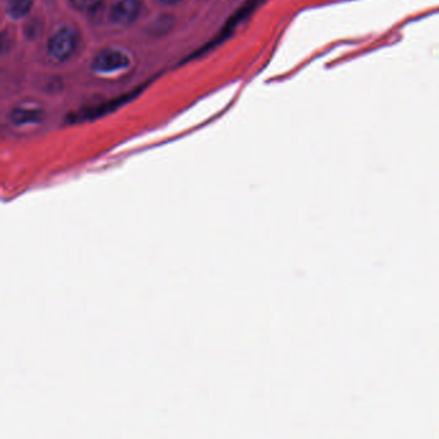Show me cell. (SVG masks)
Returning <instances> with one entry per match:
<instances>
[{
    "label": "cell",
    "instance_id": "obj_5",
    "mask_svg": "<svg viewBox=\"0 0 439 439\" xmlns=\"http://www.w3.org/2000/svg\"><path fill=\"white\" fill-rule=\"evenodd\" d=\"M101 3L102 0H71L72 7L80 12H87V13H92L97 11L101 6Z\"/></svg>",
    "mask_w": 439,
    "mask_h": 439
},
{
    "label": "cell",
    "instance_id": "obj_6",
    "mask_svg": "<svg viewBox=\"0 0 439 439\" xmlns=\"http://www.w3.org/2000/svg\"><path fill=\"white\" fill-rule=\"evenodd\" d=\"M38 116H39V114L33 110H18L13 112L14 123L22 124L34 121Z\"/></svg>",
    "mask_w": 439,
    "mask_h": 439
},
{
    "label": "cell",
    "instance_id": "obj_7",
    "mask_svg": "<svg viewBox=\"0 0 439 439\" xmlns=\"http://www.w3.org/2000/svg\"><path fill=\"white\" fill-rule=\"evenodd\" d=\"M161 3H164V4H169V6H172V4H177L179 3L180 0H160Z\"/></svg>",
    "mask_w": 439,
    "mask_h": 439
},
{
    "label": "cell",
    "instance_id": "obj_3",
    "mask_svg": "<svg viewBox=\"0 0 439 439\" xmlns=\"http://www.w3.org/2000/svg\"><path fill=\"white\" fill-rule=\"evenodd\" d=\"M141 12L138 0H120L111 8L110 20L116 25H128L136 20Z\"/></svg>",
    "mask_w": 439,
    "mask_h": 439
},
{
    "label": "cell",
    "instance_id": "obj_4",
    "mask_svg": "<svg viewBox=\"0 0 439 439\" xmlns=\"http://www.w3.org/2000/svg\"><path fill=\"white\" fill-rule=\"evenodd\" d=\"M33 7L31 0H9L7 4V12L12 18H23L28 16L30 9Z\"/></svg>",
    "mask_w": 439,
    "mask_h": 439
},
{
    "label": "cell",
    "instance_id": "obj_2",
    "mask_svg": "<svg viewBox=\"0 0 439 439\" xmlns=\"http://www.w3.org/2000/svg\"><path fill=\"white\" fill-rule=\"evenodd\" d=\"M128 55H124L120 50L115 49H104L94 57L92 62V67L97 72H114L125 69L129 66Z\"/></svg>",
    "mask_w": 439,
    "mask_h": 439
},
{
    "label": "cell",
    "instance_id": "obj_1",
    "mask_svg": "<svg viewBox=\"0 0 439 439\" xmlns=\"http://www.w3.org/2000/svg\"><path fill=\"white\" fill-rule=\"evenodd\" d=\"M77 34L69 28H62L49 41V53L58 61L69 60L77 47Z\"/></svg>",
    "mask_w": 439,
    "mask_h": 439
}]
</instances>
